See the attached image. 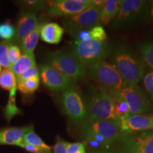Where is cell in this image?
Listing matches in <instances>:
<instances>
[{"mask_svg": "<svg viewBox=\"0 0 153 153\" xmlns=\"http://www.w3.org/2000/svg\"><path fill=\"white\" fill-rule=\"evenodd\" d=\"M104 0H91L90 3H89V6L99 11L101 7L104 5Z\"/></svg>", "mask_w": 153, "mask_h": 153, "instance_id": "38", "label": "cell"}, {"mask_svg": "<svg viewBox=\"0 0 153 153\" xmlns=\"http://www.w3.org/2000/svg\"><path fill=\"white\" fill-rule=\"evenodd\" d=\"M38 75H39V70H38V66L36 65L33 67V68H30L29 70H26V72H24L22 75L19 76V79H17V84L24 81V80H26L27 79H29V78L33 77V76Z\"/></svg>", "mask_w": 153, "mask_h": 153, "instance_id": "36", "label": "cell"}, {"mask_svg": "<svg viewBox=\"0 0 153 153\" xmlns=\"http://www.w3.org/2000/svg\"><path fill=\"white\" fill-rule=\"evenodd\" d=\"M22 4L24 5L26 8L33 12V11H39L43 9L45 7L46 3L44 1H36V0H28V1H23ZM28 10V11H29Z\"/></svg>", "mask_w": 153, "mask_h": 153, "instance_id": "33", "label": "cell"}, {"mask_svg": "<svg viewBox=\"0 0 153 153\" xmlns=\"http://www.w3.org/2000/svg\"><path fill=\"white\" fill-rule=\"evenodd\" d=\"M45 14L51 18H68L89 7V0H56L48 1Z\"/></svg>", "mask_w": 153, "mask_h": 153, "instance_id": "10", "label": "cell"}, {"mask_svg": "<svg viewBox=\"0 0 153 153\" xmlns=\"http://www.w3.org/2000/svg\"><path fill=\"white\" fill-rule=\"evenodd\" d=\"M17 146L21 147V148H24L26 150L27 152L30 153H43L44 150H42V149L37 148V147L33 146V145H31L30 144H28V143H24V141H22L21 143H19Z\"/></svg>", "mask_w": 153, "mask_h": 153, "instance_id": "37", "label": "cell"}, {"mask_svg": "<svg viewBox=\"0 0 153 153\" xmlns=\"http://www.w3.org/2000/svg\"><path fill=\"white\" fill-rule=\"evenodd\" d=\"M120 140L123 153H153V132L123 133Z\"/></svg>", "mask_w": 153, "mask_h": 153, "instance_id": "8", "label": "cell"}, {"mask_svg": "<svg viewBox=\"0 0 153 153\" xmlns=\"http://www.w3.org/2000/svg\"><path fill=\"white\" fill-rule=\"evenodd\" d=\"M38 23L37 16L33 12L30 11H22L17 21L16 35L13 43L20 45L23 40L37 27Z\"/></svg>", "mask_w": 153, "mask_h": 153, "instance_id": "14", "label": "cell"}, {"mask_svg": "<svg viewBox=\"0 0 153 153\" xmlns=\"http://www.w3.org/2000/svg\"><path fill=\"white\" fill-rule=\"evenodd\" d=\"M87 118L89 120H114L118 122L111 99L102 88H94L86 101Z\"/></svg>", "mask_w": 153, "mask_h": 153, "instance_id": "5", "label": "cell"}, {"mask_svg": "<svg viewBox=\"0 0 153 153\" xmlns=\"http://www.w3.org/2000/svg\"><path fill=\"white\" fill-rule=\"evenodd\" d=\"M36 65V62L33 52L23 51L20 58L14 65L11 66V70L16 76L17 81L19 76L22 75L24 72Z\"/></svg>", "mask_w": 153, "mask_h": 153, "instance_id": "20", "label": "cell"}, {"mask_svg": "<svg viewBox=\"0 0 153 153\" xmlns=\"http://www.w3.org/2000/svg\"><path fill=\"white\" fill-rule=\"evenodd\" d=\"M68 153H86L85 144L83 143H68L67 144Z\"/></svg>", "mask_w": 153, "mask_h": 153, "instance_id": "34", "label": "cell"}, {"mask_svg": "<svg viewBox=\"0 0 153 153\" xmlns=\"http://www.w3.org/2000/svg\"><path fill=\"white\" fill-rule=\"evenodd\" d=\"M60 100L63 111L72 123L82 125L87 118L86 101L75 87L62 91Z\"/></svg>", "mask_w": 153, "mask_h": 153, "instance_id": "6", "label": "cell"}, {"mask_svg": "<svg viewBox=\"0 0 153 153\" xmlns=\"http://www.w3.org/2000/svg\"><path fill=\"white\" fill-rule=\"evenodd\" d=\"M143 79L145 91L153 101V71L145 74Z\"/></svg>", "mask_w": 153, "mask_h": 153, "instance_id": "30", "label": "cell"}, {"mask_svg": "<svg viewBox=\"0 0 153 153\" xmlns=\"http://www.w3.org/2000/svg\"><path fill=\"white\" fill-rule=\"evenodd\" d=\"M33 128V126L11 127L0 130V145H16L23 140L27 131Z\"/></svg>", "mask_w": 153, "mask_h": 153, "instance_id": "16", "label": "cell"}, {"mask_svg": "<svg viewBox=\"0 0 153 153\" xmlns=\"http://www.w3.org/2000/svg\"><path fill=\"white\" fill-rule=\"evenodd\" d=\"M70 51L87 69L104 61L111 54V49L106 41L91 40L87 42L74 41Z\"/></svg>", "mask_w": 153, "mask_h": 153, "instance_id": "3", "label": "cell"}, {"mask_svg": "<svg viewBox=\"0 0 153 153\" xmlns=\"http://www.w3.org/2000/svg\"><path fill=\"white\" fill-rule=\"evenodd\" d=\"M150 15L151 19H152V22H153V1H152V4H151Z\"/></svg>", "mask_w": 153, "mask_h": 153, "instance_id": "40", "label": "cell"}, {"mask_svg": "<svg viewBox=\"0 0 153 153\" xmlns=\"http://www.w3.org/2000/svg\"><path fill=\"white\" fill-rule=\"evenodd\" d=\"M122 0H106L99 12V23L104 26L114 21L119 12Z\"/></svg>", "mask_w": 153, "mask_h": 153, "instance_id": "18", "label": "cell"}, {"mask_svg": "<svg viewBox=\"0 0 153 153\" xmlns=\"http://www.w3.org/2000/svg\"><path fill=\"white\" fill-rule=\"evenodd\" d=\"M118 123L123 133L144 131L153 129V116L131 115L129 117L119 120Z\"/></svg>", "mask_w": 153, "mask_h": 153, "instance_id": "15", "label": "cell"}, {"mask_svg": "<svg viewBox=\"0 0 153 153\" xmlns=\"http://www.w3.org/2000/svg\"><path fill=\"white\" fill-rule=\"evenodd\" d=\"M88 153H112L109 152V151H107L104 149H99V150H89Z\"/></svg>", "mask_w": 153, "mask_h": 153, "instance_id": "39", "label": "cell"}, {"mask_svg": "<svg viewBox=\"0 0 153 153\" xmlns=\"http://www.w3.org/2000/svg\"><path fill=\"white\" fill-rule=\"evenodd\" d=\"M16 28L9 22L0 24V39L9 41L16 35Z\"/></svg>", "mask_w": 153, "mask_h": 153, "instance_id": "27", "label": "cell"}, {"mask_svg": "<svg viewBox=\"0 0 153 153\" xmlns=\"http://www.w3.org/2000/svg\"><path fill=\"white\" fill-rule=\"evenodd\" d=\"M1 71H2V70H1V65H0V73H1Z\"/></svg>", "mask_w": 153, "mask_h": 153, "instance_id": "42", "label": "cell"}, {"mask_svg": "<svg viewBox=\"0 0 153 153\" xmlns=\"http://www.w3.org/2000/svg\"><path fill=\"white\" fill-rule=\"evenodd\" d=\"M68 142L59 135L56 137V143L53 146V153H68L67 152Z\"/></svg>", "mask_w": 153, "mask_h": 153, "instance_id": "35", "label": "cell"}, {"mask_svg": "<svg viewBox=\"0 0 153 153\" xmlns=\"http://www.w3.org/2000/svg\"><path fill=\"white\" fill-rule=\"evenodd\" d=\"M111 64L116 69L126 85H135L145 75L144 64L125 45L116 47L111 54Z\"/></svg>", "mask_w": 153, "mask_h": 153, "instance_id": "1", "label": "cell"}, {"mask_svg": "<svg viewBox=\"0 0 153 153\" xmlns=\"http://www.w3.org/2000/svg\"><path fill=\"white\" fill-rule=\"evenodd\" d=\"M87 72L99 87L105 90L120 91L126 85L116 69L106 60L87 68Z\"/></svg>", "mask_w": 153, "mask_h": 153, "instance_id": "7", "label": "cell"}, {"mask_svg": "<svg viewBox=\"0 0 153 153\" xmlns=\"http://www.w3.org/2000/svg\"><path fill=\"white\" fill-rule=\"evenodd\" d=\"M152 1L146 0H123L119 12L112 22L115 30L129 29L142 24L150 14Z\"/></svg>", "mask_w": 153, "mask_h": 153, "instance_id": "2", "label": "cell"}, {"mask_svg": "<svg viewBox=\"0 0 153 153\" xmlns=\"http://www.w3.org/2000/svg\"><path fill=\"white\" fill-rule=\"evenodd\" d=\"M105 91L111 99L114 108V113L116 115V117L117 118L118 121L119 120L129 117L131 116V113H130L128 106L123 97L120 95L119 92L111 90Z\"/></svg>", "mask_w": 153, "mask_h": 153, "instance_id": "19", "label": "cell"}, {"mask_svg": "<svg viewBox=\"0 0 153 153\" xmlns=\"http://www.w3.org/2000/svg\"><path fill=\"white\" fill-rule=\"evenodd\" d=\"M45 62L61 73L76 81L85 79L87 76V69L71 51H57L50 53L46 56Z\"/></svg>", "mask_w": 153, "mask_h": 153, "instance_id": "4", "label": "cell"}, {"mask_svg": "<svg viewBox=\"0 0 153 153\" xmlns=\"http://www.w3.org/2000/svg\"><path fill=\"white\" fill-rule=\"evenodd\" d=\"M16 89L17 87H14L12 90L10 91L8 102L4 109L5 118L7 120V121H10L16 115L22 114V111L19 109L16 104Z\"/></svg>", "mask_w": 153, "mask_h": 153, "instance_id": "22", "label": "cell"}, {"mask_svg": "<svg viewBox=\"0 0 153 153\" xmlns=\"http://www.w3.org/2000/svg\"><path fill=\"white\" fill-rule=\"evenodd\" d=\"M43 153H53L51 150H44Z\"/></svg>", "mask_w": 153, "mask_h": 153, "instance_id": "41", "label": "cell"}, {"mask_svg": "<svg viewBox=\"0 0 153 153\" xmlns=\"http://www.w3.org/2000/svg\"><path fill=\"white\" fill-rule=\"evenodd\" d=\"M9 61H10L11 65L12 66L16 63L21 57V48L18 45L16 44L10 43V45L9 46Z\"/></svg>", "mask_w": 153, "mask_h": 153, "instance_id": "31", "label": "cell"}, {"mask_svg": "<svg viewBox=\"0 0 153 153\" xmlns=\"http://www.w3.org/2000/svg\"><path fill=\"white\" fill-rule=\"evenodd\" d=\"M139 51L144 62L153 70V42L141 44Z\"/></svg>", "mask_w": 153, "mask_h": 153, "instance_id": "26", "label": "cell"}, {"mask_svg": "<svg viewBox=\"0 0 153 153\" xmlns=\"http://www.w3.org/2000/svg\"><path fill=\"white\" fill-rule=\"evenodd\" d=\"M99 12L98 10L89 6L87 9L79 14L65 18L63 21L65 29L70 33L76 30L90 29L96 26H100L99 23Z\"/></svg>", "mask_w": 153, "mask_h": 153, "instance_id": "13", "label": "cell"}, {"mask_svg": "<svg viewBox=\"0 0 153 153\" xmlns=\"http://www.w3.org/2000/svg\"><path fill=\"white\" fill-rule=\"evenodd\" d=\"M91 39L97 41H106L107 35L104 28L101 26H96L90 28Z\"/></svg>", "mask_w": 153, "mask_h": 153, "instance_id": "29", "label": "cell"}, {"mask_svg": "<svg viewBox=\"0 0 153 153\" xmlns=\"http://www.w3.org/2000/svg\"><path fill=\"white\" fill-rule=\"evenodd\" d=\"M39 74L43 85L50 90L63 91L76 85V80L68 77L46 63L40 66Z\"/></svg>", "mask_w": 153, "mask_h": 153, "instance_id": "12", "label": "cell"}, {"mask_svg": "<svg viewBox=\"0 0 153 153\" xmlns=\"http://www.w3.org/2000/svg\"><path fill=\"white\" fill-rule=\"evenodd\" d=\"M10 41H4L0 43V65L6 69H11V65L9 58V46Z\"/></svg>", "mask_w": 153, "mask_h": 153, "instance_id": "28", "label": "cell"}, {"mask_svg": "<svg viewBox=\"0 0 153 153\" xmlns=\"http://www.w3.org/2000/svg\"><path fill=\"white\" fill-rule=\"evenodd\" d=\"M22 141H24V143H28V144H30L31 145H33V146L37 147V148H41L44 150H51L52 149L51 147H50L49 145L45 144L43 142V140L35 133V131H33V128H31L26 132L24 137H23Z\"/></svg>", "mask_w": 153, "mask_h": 153, "instance_id": "25", "label": "cell"}, {"mask_svg": "<svg viewBox=\"0 0 153 153\" xmlns=\"http://www.w3.org/2000/svg\"><path fill=\"white\" fill-rule=\"evenodd\" d=\"M64 28L56 23L50 22L41 26L40 37L45 43L58 44L62 40Z\"/></svg>", "mask_w": 153, "mask_h": 153, "instance_id": "17", "label": "cell"}, {"mask_svg": "<svg viewBox=\"0 0 153 153\" xmlns=\"http://www.w3.org/2000/svg\"><path fill=\"white\" fill-rule=\"evenodd\" d=\"M39 85L40 78L38 75L19 82L17 86V89L20 92L24 94H33L38 89Z\"/></svg>", "mask_w": 153, "mask_h": 153, "instance_id": "24", "label": "cell"}, {"mask_svg": "<svg viewBox=\"0 0 153 153\" xmlns=\"http://www.w3.org/2000/svg\"><path fill=\"white\" fill-rule=\"evenodd\" d=\"M82 130H87L98 134L110 145L121 139L123 134L118 122L114 120L87 119L82 125Z\"/></svg>", "mask_w": 153, "mask_h": 153, "instance_id": "11", "label": "cell"}, {"mask_svg": "<svg viewBox=\"0 0 153 153\" xmlns=\"http://www.w3.org/2000/svg\"><path fill=\"white\" fill-rule=\"evenodd\" d=\"M70 36L74 39V41L87 42L91 41L90 36V29H84L76 30L70 33Z\"/></svg>", "mask_w": 153, "mask_h": 153, "instance_id": "32", "label": "cell"}, {"mask_svg": "<svg viewBox=\"0 0 153 153\" xmlns=\"http://www.w3.org/2000/svg\"><path fill=\"white\" fill-rule=\"evenodd\" d=\"M16 78L11 69L4 68L0 73V87L11 91L16 87Z\"/></svg>", "mask_w": 153, "mask_h": 153, "instance_id": "23", "label": "cell"}, {"mask_svg": "<svg viewBox=\"0 0 153 153\" xmlns=\"http://www.w3.org/2000/svg\"><path fill=\"white\" fill-rule=\"evenodd\" d=\"M118 92L128 106L131 116L140 115L150 111V101L137 85H126Z\"/></svg>", "mask_w": 153, "mask_h": 153, "instance_id": "9", "label": "cell"}, {"mask_svg": "<svg viewBox=\"0 0 153 153\" xmlns=\"http://www.w3.org/2000/svg\"><path fill=\"white\" fill-rule=\"evenodd\" d=\"M41 24L38 23L37 27L33 31L28 35L23 40L20 45H19L23 51L26 52H33L36 45H37L38 39H39L40 33H41Z\"/></svg>", "mask_w": 153, "mask_h": 153, "instance_id": "21", "label": "cell"}]
</instances>
